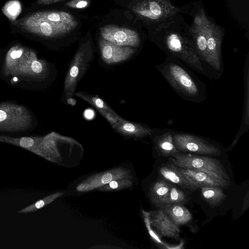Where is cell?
Instances as JSON below:
<instances>
[{"mask_svg":"<svg viewBox=\"0 0 249 249\" xmlns=\"http://www.w3.org/2000/svg\"><path fill=\"white\" fill-rule=\"evenodd\" d=\"M86 18L61 6L33 13L19 23L24 30L48 41L56 50H64L81 36Z\"/></svg>","mask_w":249,"mask_h":249,"instance_id":"obj_1","label":"cell"},{"mask_svg":"<svg viewBox=\"0 0 249 249\" xmlns=\"http://www.w3.org/2000/svg\"><path fill=\"white\" fill-rule=\"evenodd\" d=\"M189 26L182 16L178 15L148 30L147 38L167 55L174 56L196 71L205 74Z\"/></svg>","mask_w":249,"mask_h":249,"instance_id":"obj_2","label":"cell"},{"mask_svg":"<svg viewBox=\"0 0 249 249\" xmlns=\"http://www.w3.org/2000/svg\"><path fill=\"white\" fill-rule=\"evenodd\" d=\"M95 36L122 47L141 49L146 38L143 28L128 11L118 8L97 17Z\"/></svg>","mask_w":249,"mask_h":249,"instance_id":"obj_3","label":"cell"},{"mask_svg":"<svg viewBox=\"0 0 249 249\" xmlns=\"http://www.w3.org/2000/svg\"><path fill=\"white\" fill-rule=\"evenodd\" d=\"M155 68L184 100L200 103L206 99V84L177 58L167 55L164 61Z\"/></svg>","mask_w":249,"mask_h":249,"instance_id":"obj_4","label":"cell"},{"mask_svg":"<svg viewBox=\"0 0 249 249\" xmlns=\"http://www.w3.org/2000/svg\"><path fill=\"white\" fill-rule=\"evenodd\" d=\"M172 0H113L114 4L130 12L147 30L176 16L190 12L194 4L175 5Z\"/></svg>","mask_w":249,"mask_h":249,"instance_id":"obj_5","label":"cell"},{"mask_svg":"<svg viewBox=\"0 0 249 249\" xmlns=\"http://www.w3.org/2000/svg\"><path fill=\"white\" fill-rule=\"evenodd\" d=\"M96 48L90 30L79 39L76 52L71 59L64 79L61 101L69 104L77 85L90 68L95 58Z\"/></svg>","mask_w":249,"mask_h":249,"instance_id":"obj_6","label":"cell"},{"mask_svg":"<svg viewBox=\"0 0 249 249\" xmlns=\"http://www.w3.org/2000/svg\"><path fill=\"white\" fill-rule=\"evenodd\" d=\"M32 116L23 106L11 103H0V131L17 132L31 127Z\"/></svg>","mask_w":249,"mask_h":249,"instance_id":"obj_7","label":"cell"},{"mask_svg":"<svg viewBox=\"0 0 249 249\" xmlns=\"http://www.w3.org/2000/svg\"><path fill=\"white\" fill-rule=\"evenodd\" d=\"M172 163L178 167L202 171L228 181L222 164L216 159L193 154L178 153L171 157Z\"/></svg>","mask_w":249,"mask_h":249,"instance_id":"obj_8","label":"cell"},{"mask_svg":"<svg viewBox=\"0 0 249 249\" xmlns=\"http://www.w3.org/2000/svg\"><path fill=\"white\" fill-rule=\"evenodd\" d=\"M204 21L207 39L208 64L217 72L223 71L221 46L225 32L205 13Z\"/></svg>","mask_w":249,"mask_h":249,"instance_id":"obj_9","label":"cell"},{"mask_svg":"<svg viewBox=\"0 0 249 249\" xmlns=\"http://www.w3.org/2000/svg\"><path fill=\"white\" fill-rule=\"evenodd\" d=\"M173 139L179 151L210 155H219L221 153L218 146L192 134L173 131Z\"/></svg>","mask_w":249,"mask_h":249,"instance_id":"obj_10","label":"cell"},{"mask_svg":"<svg viewBox=\"0 0 249 249\" xmlns=\"http://www.w3.org/2000/svg\"><path fill=\"white\" fill-rule=\"evenodd\" d=\"M102 62L107 65L119 64L130 59L140 49L122 47L111 43L100 36H95Z\"/></svg>","mask_w":249,"mask_h":249,"instance_id":"obj_11","label":"cell"},{"mask_svg":"<svg viewBox=\"0 0 249 249\" xmlns=\"http://www.w3.org/2000/svg\"><path fill=\"white\" fill-rule=\"evenodd\" d=\"M179 172L192 186L193 190L203 187L215 186L225 188L228 182L224 178H217L205 172L178 167Z\"/></svg>","mask_w":249,"mask_h":249,"instance_id":"obj_12","label":"cell"},{"mask_svg":"<svg viewBox=\"0 0 249 249\" xmlns=\"http://www.w3.org/2000/svg\"><path fill=\"white\" fill-rule=\"evenodd\" d=\"M173 131L169 129L154 128L152 137L154 146L164 156L172 157L179 153L173 139Z\"/></svg>","mask_w":249,"mask_h":249,"instance_id":"obj_13","label":"cell"},{"mask_svg":"<svg viewBox=\"0 0 249 249\" xmlns=\"http://www.w3.org/2000/svg\"><path fill=\"white\" fill-rule=\"evenodd\" d=\"M151 223L160 236L175 239L179 238V226L174 223L162 208L154 213Z\"/></svg>","mask_w":249,"mask_h":249,"instance_id":"obj_14","label":"cell"},{"mask_svg":"<svg viewBox=\"0 0 249 249\" xmlns=\"http://www.w3.org/2000/svg\"><path fill=\"white\" fill-rule=\"evenodd\" d=\"M113 129L122 135L134 138L150 136L154 130L145 124L128 121L123 118Z\"/></svg>","mask_w":249,"mask_h":249,"instance_id":"obj_15","label":"cell"},{"mask_svg":"<svg viewBox=\"0 0 249 249\" xmlns=\"http://www.w3.org/2000/svg\"><path fill=\"white\" fill-rule=\"evenodd\" d=\"M249 57L248 53L244 68V96L243 115L239 131L235 138L237 141L249 128Z\"/></svg>","mask_w":249,"mask_h":249,"instance_id":"obj_16","label":"cell"},{"mask_svg":"<svg viewBox=\"0 0 249 249\" xmlns=\"http://www.w3.org/2000/svg\"><path fill=\"white\" fill-rule=\"evenodd\" d=\"M159 172L166 180L182 188L193 190L191 184L179 172L178 167L173 163L160 167Z\"/></svg>","mask_w":249,"mask_h":249,"instance_id":"obj_17","label":"cell"},{"mask_svg":"<svg viewBox=\"0 0 249 249\" xmlns=\"http://www.w3.org/2000/svg\"><path fill=\"white\" fill-rule=\"evenodd\" d=\"M162 209L174 223L178 226L189 222L192 219L191 213L183 205H166Z\"/></svg>","mask_w":249,"mask_h":249,"instance_id":"obj_18","label":"cell"},{"mask_svg":"<svg viewBox=\"0 0 249 249\" xmlns=\"http://www.w3.org/2000/svg\"><path fill=\"white\" fill-rule=\"evenodd\" d=\"M172 186L165 180H160L156 181L150 190V198L152 202L161 208L166 204Z\"/></svg>","mask_w":249,"mask_h":249,"instance_id":"obj_19","label":"cell"},{"mask_svg":"<svg viewBox=\"0 0 249 249\" xmlns=\"http://www.w3.org/2000/svg\"><path fill=\"white\" fill-rule=\"evenodd\" d=\"M200 189L203 199L211 206L216 207L219 205L226 198V195L220 187L207 186Z\"/></svg>","mask_w":249,"mask_h":249,"instance_id":"obj_20","label":"cell"},{"mask_svg":"<svg viewBox=\"0 0 249 249\" xmlns=\"http://www.w3.org/2000/svg\"><path fill=\"white\" fill-rule=\"evenodd\" d=\"M77 97L88 103L99 111L100 110L116 112L104 100L98 95L89 94L84 91L75 92Z\"/></svg>","mask_w":249,"mask_h":249,"instance_id":"obj_21","label":"cell"},{"mask_svg":"<svg viewBox=\"0 0 249 249\" xmlns=\"http://www.w3.org/2000/svg\"><path fill=\"white\" fill-rule=\"evenodd\" d=\"M42 140L43 138L38 137H22L15 139L8 137L0 136V142H4L18 145L32 151H34L35 147H36L37 144L42 143Z\"/></svg>","mask_w":249,"mask_h":249,"instance_id":"obj_22","label":"cell"},{"mask_svg":"<svg viewBox=\"0 0 249 249\" xmlns=\"http://www.w3.org/2000/svg\"><path fill=\"white\" fill-rule=\"evenodd\" d=\"M188 198L186 194L181 190L176 187H171L168 197L167 199L166 205L181 204L187 203Z\"/></svg>","mask_w":249,"mask_h":249,"instance_id":"obj_23","label":"cell"},{"mask_svg":"<svg viewBox=\"0 0 249 249\" xmlns=\"http://www.w3.org/2000/svg\"><path fill=\"white\" fill-rule=\"evenodd\" d=\"M92 3V0H69L63 2L58 6L66 9L75 11L88 8Z\"/></svg>","mask_w":249,"mask_h":249,"instance_id":"obj_24","label":"cell"},{"mask_svg":"<svg viewBox=\"0 0 249 249\" xmlns=\"http://www.w3.org/2000/svg\"><path fill=\"white\" fill-rule=\"evenodd\" d=\"M51 201V198L49 197H47L46 198H44L42 200H40L37 201L35 204H33L29 206L26 207L25 208L20 210L18 212V213H29L33 212L37 210L38 209H40L43 207H44L45 205L47 204L48 203Z\"/></svg>","mask_w":249,"mask_h":249,"instance_id":"obj_25","label":"cell"},{"mask_svg":"<svg viewBox=\"0 0 249 249\" xmlns=\"http://www.w3.org/2000/svg\"><path fill=\"white\" fill-rule=\"evenodd\" d=\"M20 8V5L14 2L9 5L7 8V11L10 15L15 16L19 12Z\"/></svg>","mask_w":249,"mask_h":249,"instance_id":"obj_26","label":"cell"},{"mask_svg":"<svg viewBox=\"0 0 249 249\" xmlns=\"http://www.w3.org/2000/svg\"><path fill=\"white\" fill-rule=\"evenodd\" d=\"M69 0H38V3L42 5L59 4Z\"/></svg>","mask_w":249,"mask_h":249,"instance_id":"obj_27","label":"cell"},{"mask_svg":"<svg viewBox=\"0 0 249 249\" xmlns=\"http://www.w3.org/2000/svg\"><path fill=\"white\" fill-rule=\"evenodd\" d=\"M112 179V176L110 173H107L103 176L102 182L104 184L109 183Z\"/></svg>","mask_w":249,"mask_h":249,"instance_id":"obj_28","label":"cell"},{"mask_svg":"<svg viewBox=\"0 0 249 249\" xmlns=\"http://www.w3.org/2000/svg\"><path fill=\"white\" fill-rule=\"evenodd\" d=\"M109 186L112 189H116L118 187V183L115 181H111L109 182Z\"/></svg>","mask_w":249,"mask_h":249,"instance_id":"obj_29","label":"cell"}]
</instances>
